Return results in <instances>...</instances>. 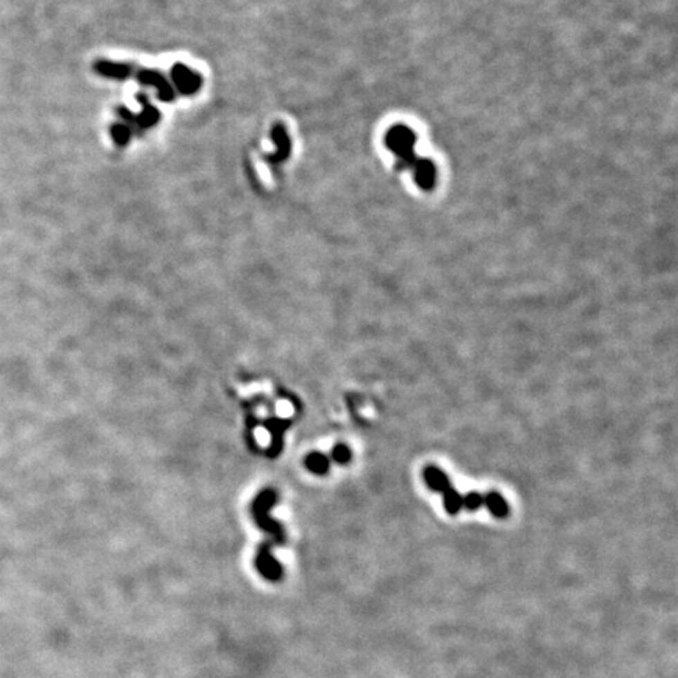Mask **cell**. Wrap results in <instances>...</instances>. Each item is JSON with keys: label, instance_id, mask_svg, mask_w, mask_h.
Listing matches in <instances>:
<instances>
[{"label": "cell", "instance_id": "cell-1", "mask_svg": "<svg viewBox=\"0 0 678 678\" xmlns=\"http://www.w3.org/2000/svg\"><path fill=\"white\" fill-rule=\"evenodd\" d=\"M255 565H256V570L261 573L264 580H267L270 582H278L283 580V567L274 557L269 544H264L261 548H259L255 559Z\"/></svg>", "mask_w": 678, "mask_h": 678}, {"label": "cell", "instance_id": "cell-2", "mask_svg": "<svg viewBox=\"0 0 678 678\" xmlns=\"http://www.w3.org/2000/svg\"><path fill=\"white\" fill-rule=\"evenodd\" d=\"M422 476H424V481H426V483L432 492L443 493L451 487V482H449V477H447V474L445 473L443 470H440L438 467H434V465H429V467L424 468Z\"/></svg>", "mask_w": 678, "mask_h": 678}, {"label": "cell", "instance_id": "cell-3", "mask_svg": "<svg viewBox=\"0 0 678 678\" xmlns=\"http://www.w3.org/2000/svg\"><path fill=\"white\" fill-rule=\"evenodd\" d=\"M483 506L487 507L488 512L497 518H506L509 515V504L506 498L498 492H490L483 497Z\"/></svg>", "mask_w": 678, "mask_h": 678}, {"label": "cell", "instance_id": "cell-4", "mask_svg": "<svg viewBox=\"0 0 678 678\" xmlns=\"http://www.w3.org/2000/svg\"><path fill=\"white\" fill-rule=\"evenodd\" d=\"M176 80H178L179 88L184 93H193L197 91V88L199 87V78L197 74H192L190 71L186 69L184 66H176L175 68Z\"/></svg>", "mask_w": 678, "mask_h": 678}, {"label": "cell", "instance_id": "cell-5", "mask_svg": "<svg viewBox=\"0 0 678 678\" xmlns=\"http://www.w3.org/2000/svg\"><path fill=\"white\" fill-rule=\"evenodd\" d=\"M443 503L447 514L457 515L463 507V497L452 485L443 492Z\"/></svg>", "mask_w": 678, "mask_h": 678}, {"label": "cell", "instance_id": "cell-6", "mask_svg": "<svg viewBox=\"0 0 678 678\" xmlns=\"http://www.w3.org/2000/svg\"><path fill=\"white\" fill-rule=\"evenodd\" d=\"M306 467L316 474H325L330 470V458L322 452H312L306 457Z\"/></svg>", "mask_w": 678, "mask_h": 678}, {"label": "cell", "instance_id": "cell-7", "mask_svg": "<svg viewBox=\"0 0 678 678\" xmlns=\"http://www.w3.org/2000/svg\"><path fill=\"white\" fill-rule=\"evenodd\" d=\"M99 73H104L110 75V78H125V74L129 73V68L125 64H114V63H102L98 64Z\"/></svg>", "mask_w": 678, "mask_h": 678}, {"label": "cell", "instance_id": "cell-8", "mask_svg": "<svg viewBox=\"0 0 678 678\" xmlns=\"http://www.w3.org/2000/svg\"><path fill=\"white\" fill-rule=\"evenodd\" d=\"M483 506V494L477 492H470L463 497V507L468 510H477Z\"/></svg>", "mask_w": 678, "mask_h": 678}, {"label": "cell", "instance_id": "cell-9", "mask_svg": "<svg viewBox=\"0 0 678 678\" xmlns=\"http://www.w3.org/2000/svg\"><path fill=\"white\" fill-rule=\"evenodd\" d=\"M332 458L334 460L336 463L347 465V463L350 462V458H352V452H350V449L347 446L338 445V446H334V449L332 452Z\"/></svg>", "mask_w": 678, "mask_h": 678}]
</instances>
